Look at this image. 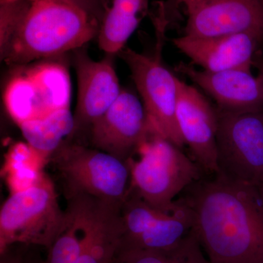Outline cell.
<instances>
[{
  "instance_id": "44dd1931",
  "label": "cell",
  "mask_w": 263,
  "mask_h": 263,
  "mask_svg": "<svg viewBox=\"0 0 263 263\" xmlns=\"http://www.w3.org/2000/svg\"><path fill=\"white\" fill-rule=\"evenodd\" d=\"M32 2L19 0L0 4V51L6 49Z\"/></svg>"
},
{
  "instance_id": "cb8c5ba5",
  "label": "cell",
  "mask_w": 263,
  "mask_h": 263,
  "mask_svg": "<svg viewBox=\"0 0 263 263\" xmlns=\"http://www.w3.org/2000/svg\"><path fill=\"white\" fill-rule=\"evenodd\" d=\"M89 14L102 22L105 11L108 8V0H72Z\"/></svg>"
},
{
  "instance_id": "5b68a950",
  "label": "cell",
  "mask_w": 263,
  "mask_h": 263,
  "mask_svg": "<svg viewBox=\"0 0 263 263\" xmlns=\"http://www.w3.org/2000/svg\"><path fill=\"white\" fill-rule=\"evenodd\" d=\"M152 22L157 37L154 54L138 53L125 47L117 55L130 70L152 127L183 149L185 143L176 118L179 78L162 61V49L168 27L157 19H152Z\"/></svg>"
},
{
  "instance_id": "277c9868",
  "label": "cell",
  "mask_w": 263,
  "mask_h": 263,
  "mask_svg": "<svg viewBox=\"0 0 263 263\" xmlns=\"http://www.w3.org/2000/svg\"><path fill=\"white\" fill-rule=\"evenodd\" d=\"M54 183L45 173L24 190L15 192L0 210V251L14 243L48 250L66 224Z\"/></svg>"
},
{
  "instance_id": "e0dca14e",
  "label": "cell",
  "mask_w": 263,
  "mask_h": 263,
  "mask_svg": "<svg viewBox=\"0 0 263 263\" xmlns=\"http://www.w3.org/2000/svg\"><path fill=\"white\" fill-rule=\"evenodd\" d=\"M66 224L48 250L46 263H75L80 254L85 231L96 199L86 195L68 197Z\"/></svg>"
},
{
  "instance_id": "9c48e42d",
  "label": "cell",
  "mask_w": 263,
  "mask_h": 263,
  "mask_svg": "<svg viewBox=\"0 0 263 263\" xmlns=\"http://www.w3.org/2000/svg\"><path fill=\"white\" fill-rule=\"evenodd\" d=\"M93 148L129 162L157 133L143 102L133 91L122 89L117 100L89 129Z\"/></svg>"
},
{
  "instance_id": "5bb4252c",
  "label": "cell",
  "mask_w": 263,
  "mask_h": 263,
  "mask_svg": "<svg viewBox=\"0 0 263 263\" xmlns=\"http://www.w3.org/2000/svg\"><path fill=\"white\" fill-rule=\"evenodd\" d=\"M172 42L193 65L216 72L236 68L252 70L254 57L263 40L251 33H240L212 37L183 35L174 38Z\"/></svg>"
},
{
  "instance_id": "6da1fadb",
  "label": "cell",
  "mask_w": 263,
  "mask_h": 263,
  "mask_svg": "<svg viewBox=\"0 0 263 263\" xmlns=\"http://www.w3.org/2000/svg\"><path fill=\"white\" fill-rule=\"evenodd\" d=\"M179 198L211 263H263V183L204 176Z\"/></svg>"
},
{
  "instance_id": "3957f363",
  "label": "cell",
  "mask_w": 263,
  "mask_h": 263,
  "mask_svg": "<svg viewBox=\"0 0 263 263\" xmlns=\"http://www.w3.org/2000/svg\"><path fill=\"white\" fill-rule=\"evenodd\" d=\"M138 160H129V191L155 209L170 212L176 197L205 176L181 148L155 133L138 152Z\"/></svg>"
},
{
  "instance_id": "8992f818",
  "label": "cell",
  "mask_w": 263,
  "mask_h": 263,
  "mask_svg": "<svg viewBox=\"0 0 263 263\" xmlns=\"http://www.w3.org/2000/svg\"><path fill=\"white\" fill-rule=\"evenodd\" d=\"M51 160L68 197L86 195L122 205L130 188L129 162L97 148L64 142Z\"/></svg>"
},
{
  "instance_id": "4fadbf2b",
  "label": "cell",
  "mask_w": 263,
  "mask_h": 263,
  "mask_svg": "<svg viewBox=\"0 0 263 263\" xmlns=\"http://www.w3.org/2000/svg\"><path fill=\"white\" fill-rule=\"evenodd\" d=\"M176 70L186 76L215 101L221 111L249 113L263 110V81L252 70L236 68L222 71L197 70L181 62Z\"/></svg>"
},
{
  "instance_id": "52a82bcc",
  "label": "cell",
  "mask_w": 263,
  "mask_h": 263,
  "mask_svg": "<svg viewBox=\"0 0 263 263\" xmlns=\"http://www.w3.org/2000/svg\"><path fill=\"white\" fill-rule=\"evenodd\" d=\"M218 174L236 181L263 183V110L230 113L218 109Z\"/></svg>"
},
{
  "instance_id": "30bf717a",
  "label": "cell",
  "mask_w": 263,
  "mask_h": 263,
  "mask_svg": "<svg viewBox=\"0 0 263 263\" xmlns=\"http://www.w3.org/2000/svg\"><path fill=\"white\" fill-rule=\"evenodd\" d=\"M183 35L212 37L251 33L263 40V0H185Z\"/></svg>"
},
{
  "instance_id": "ba28073f",
  "label": "cell",
  "mask_w": 263,
  "mask_h": 263,
  "mask_svg": "<svg viewBox=\"0 0 263 263\" xmlns=\"http://www.w3.org/2000/svg\"><path fill=\"white\" fill-rule=\"evenodd\" d=\"M176 200L174 211L163 212L129 190L122 206V236L119 249L162 250L177 245L193 229L194 216L181 199Z\"/></svg>"
},
{
  "instance_id": "8fae6325",
  "label": "cell",
  "mask_w": 263,
  "mask_h": 263,
  "mask_svg": "<svg viewBox=\"0 0 263 263\" xmlns=\"http://www.w3.org/2000/svg\"><path fill=\"white\" fill-rule=\"evenodd\" d=\"M176 118L191 158L205 176L217 174L218 109L195 86L179 79Z\"/></svg>"
},
{
  "instance_id": "7a4b0ae2",
  "label": "cell",
  "mask_w": 263,
  "mask_h": 263,
  "mask_svg": "<svg viewBox=\"0 0 263 263\" xmlns=\"http://www.w3.org/2000/svg\"><path fill=\"white\" fill-rule=\"evenodd\" d=\"M101 22L72 0H34L2 60L23 65L84 47L98 37Z\"/></svg>"
},
{
  "instance_id": "d4e9b609",
  "label": "cell",
  "mask_w": 263,
  "mask_h": 263,
  "mask_svg": "<svg viewBox=\"0 0 263 263\" xmlns=\"http://www.w3.org/2000/svg\"><path fill=\"white\" fill-rule=\"evenodd\" d=\"M253 67L258 71V76L263 81V54L259 50L254 57Z\"/></svg>"
},
{
  "instance_id": "603a6c76",
  "label": "cell",
  "mask_w": 263,
  "mask_h": 263,
  "mask_svg": "<svg viewBox=\"0 0 263 263\" xmlns=\"http://www.w3.org/2000/svg\"><path fill=\"white\" fill-rule=\"evenodd\" d=\"M185 0H164L157 3L152 15L158 17L169 27L181 18V8Z\"/></svg>"
},
{
  "instance_id": "ac0fdd59",
  "label": "cell",
  "mask_w": 263,
  "mask_h": 263,
  "mask_svg": "<svg viewBox=\"0 0 263 263\" xmlns=\"http://www.w3.org/2000/svg\"><path fill=\"white\" fill-rule=\"evenodd\" d=\"M18 126L27 143L45 160L51 158L65 138L74 133L75 118L70 108H62Z\"/></svg>"
},
{
  "instance_id": "2e32d148",
  "label": "cell",
  "mask_w": 263,
  "mask_h": 263,
  "mask_svg": "<svg viewBox=\"0 0 263 263\" xmlns=\"http://www.w3.org/2000/svg\"><path fill=\"white\" fill-rule=\"evenodd\" d=\"M149 0H112L100 25L99 47L105 53L118 54L149 13Z\"/></svg>"
},
{
  "instance_id": "d6986e66",
  "label": "cell",
  "mask_w": 263,
  "mask_h": 263,
  "mask_svg": "<svg viewBox=\"0 0 263 263\" xmlns=\"http://www.w3.org/2000/svg\"><path fill=\"white\" fill-rule=\"evenodd\" d=\"M25 72L34 84L45 117L55 110L70 108V77L64 66L43 63L31 67Z\"/></svg>"
},
{
  "instance_id": "484cf974",
  "label": "cell",
  "mask_w": 263,
  "mask_h": 263,
  "mask_svg": "<svg viewBox=\"0 0 263 263\" xmlns=\"http://www.w3.org/2000/svg\"><path fill=\"white\" fill-rule=\"evenodd\" d=\"M19 1V0H0V4L3 3H13V2ZM31 2L34 1V0H30Z\"/></svg>"
},
{
  "instance_id": "7c38bea8",
  "label": "cell",
  "mask_w": 263,
  "mask_h": 263,
  "mask_svg": "<svg viewBox=\"0 0 263 263\" xmlns=\"http://www.w3.org/2000/svg\"><path fill=\"white\" fill-rule=\"evenodd\" d=\"M74 52L78 79L75 132L90 129L117 100L122 89L114 67L115 55L106 53L103 60L95 61L84 47Z\"/></svg>"
},
{
  "instance_id": "9a60e30c",
  "label": "cell",
  "mask_w": 263,
  "mask_h": 263,
  "mask_svg": "<svg viewBox=\"0 0 263 263\" xmlns=\"http://www.w3.org/2000/svg\"><path fill=\"white\" fill-rule=\"evenodd\" d=\"M122 205L96 200L75 263L113 262L122 240Z\"/></svg>"
},
{
  "instance_id": "ffe728a7",
  "label": "cell",
  "mask_w": 263,
  "mask_h": 263,
  "mask_svg": "<svg viewBox=\"0 0 263 263\" xmlns=\"http://www.w3.org/2000/svg\"><path fill=\"white\" fill-rule=\"evenodd\" d=\"M112 263H211L193 229L177 245L162 250L119 249Z\"/></svg>"
},
{
  "instance_id": "7402d4cb",
  "label": "cell",
  "mask_w": 263,
  "mask_h": 263,
  "mask_svg": "<svg viewBox=\"0 0 263 263\" xmlns=\"http://www.w3.org/2000/svg\"><path fill=\"white\" fill-rule=\"evenodd\" d=\"M39 247L14 243L0 251V263H46L37 252Z\"/></svg>"
}]
</instances>
